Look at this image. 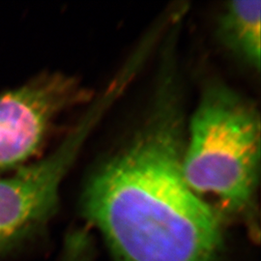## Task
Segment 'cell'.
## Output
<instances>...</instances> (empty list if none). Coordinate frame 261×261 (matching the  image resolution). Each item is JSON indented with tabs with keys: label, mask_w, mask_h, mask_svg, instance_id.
Listing matches in <instances>:
<instances>
[{
	"label": "cell",
	"mask_w": 261,
	"mask_h": 261,
	"mask_svg": "<svg viewBox=\"0 0 261 261\" xmlns=\"http://www.w3.org/2000/svg\"><path fill=\"white\" fill-rule=\"evenodd\" d=\"M92 100L81 82L63 73H47L0 93V173L31 162L56 118Z\"/></svg>",
	"instance_id": "4"
},
{
	"label": "cell",
	"mask_w": 261,
	"mask_h": 261,
	"mask_svg": "<svg viewBox=\"0 0 261 261\" xmlns=\"http://www.w3.org/2000/svg\"><path fill=\"white\" fill-rule=\"evenodd\" d=\"M176 94H157L130 142L98 168L84 212L118 261H215L221 242L213 209L188 186L185 122Z\"/></svg>",
	"instance_id": "1"
},
{
	"label": "cell",
	"mask_w": 261,
	"mask_h": 261,
	"mask_svg": "<svg viewBox=\"0 0 261 261\" xmlns=\"http://www.w3.org/2000/svg\"><path fill=\"white\" fill-rule=\"evenodd\" d=\"M260 0L227 2L218 22L224 47L256 71L260 69Z\"/></svg>",
	"instance_id": "5"
},
{
	"label": "cell",
	"mask_w": 261,
	"mask_h": 261,
	"mask_svg": "<svg viewBox=\"0 0 261 261\" xmlns=\"http://www.w3.org/2000/svg\"><path fill=\"white\" fill-rule=\"evenodd\" d=\"M101 119L99 111L88 109L50 154L0 176V261L20 253L44 231L62 181Z\"/></svg>",
	"instance_id": "3"
},
{
	"label": "cell",
	"mask_w": 261,
	"mask_h": 261,
	"mask_svg": "<svg viewBox=\"0 0 261 261\" xmlns=\"http://www.w3.org/2000/svg\"><path fill=\"white\" fill-rule=\"evenodd\" d=\"M260 115L224 84L209 85L190 122L182 168L188 186L228 212L251 208L260 174Z\"/></svg>",
	"instance_id": "2"
}]
</instances>
